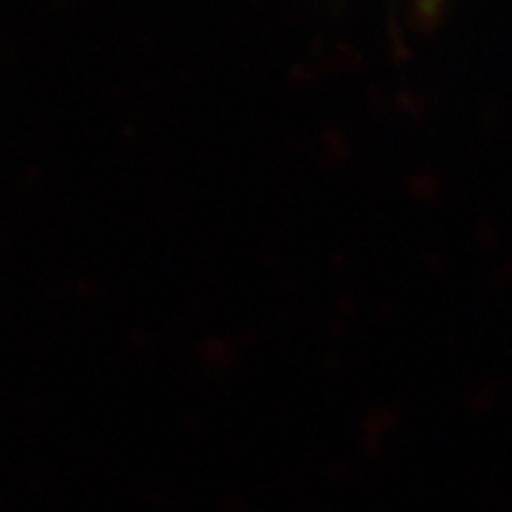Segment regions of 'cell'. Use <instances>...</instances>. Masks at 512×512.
<instances>
[{"instance_id":"1","label":"cell","mask_w":512,"mask_h":512,"mask_svg":"<svg viewBox=\"0 0 512 512\" xmlns=\"http://www.w3.org/2000/svg\"><path fill=\"white\" fill-rule=\"evenodd\" d=\"M421 4H423V10H425L427 14H433V12L437 10L440 0H421Z\"/></svg>"}]
</instances>
